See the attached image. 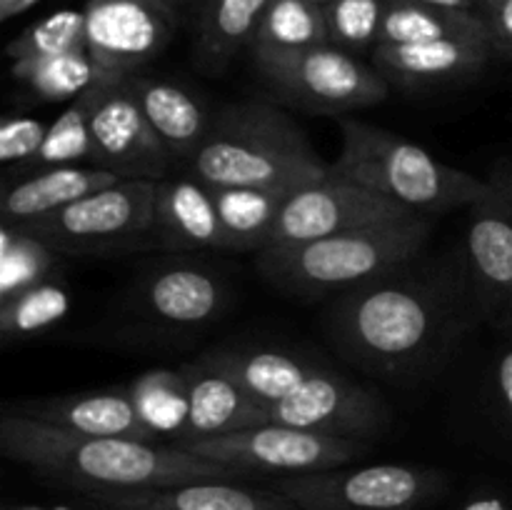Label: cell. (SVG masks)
<instances>
[{
    "mask_svg": "<svg viewBox=\"0 0 512 510\" xmlns=\"http://www.w3.org/2000/svg\"><path fill=\"white\" fill-rule=\"evenodd\" d=\"M413 263L340 295L330 313L335 345L360 368L405 378L428 368L460 325V298Z\"/></svg>",
    "mask_w": 512,
    "mask_h": 510,
    "instance_id": "6da1fadb",
    "label": "cell"
},
{
    "mask_svg": "<svg viewBox=\"0 0 512 510\" xmlns=\"http://www.w3.org/2000/svg\"><path fill=\"white\" fill-rule=\"evenodd\" d=\"M0 448L15 463L90 495L243 478L238 470L198 458L178 445L78 435L10 410L0 420Z\"/></svg>",
    "mask_w": 512,
    "mask_h": 510,
    "instance_id": "7a4b0ae2",
    "label": "cell"
},
{
    "mask_svg": "<svg viewBox=\"0 0 512 510\" xmlns=\"http://www.w3.org/2000/svg\"><path fill=\"white\" fill-rule=\"evenodd\" d=\"M190 175L215 188L295 190L328 178L303 130L268 100L228 105L210 123L208 138L188 160Z\"/></svg>",
    "mask_w": 512,
    "mask_h": 510,
    "instance_id": "3957f363",
    "label": "cell"
},
{
    "mask_svg": "<svg viewBox=\"0 0 512 510\" xmlns=\"http://www.w3.org/2000/svg\"><path fill=\"white\" fill-rule=\"evenodd\" d=\"M430 230V218L413 215L305 243L270 245L258 253V270L298 298H340L418 260Z\"/></svg>",
    "mask_w": 512,
    "mask_h": 510,
    "instance_id": "277c9868",
    "label": "cell"
},
{
    "mask_svg": "<svg viewBox=\"0 0 512 510\" xmlns=\"http://www.w3.org/2000/svg\"><path fill=\"white\" fill-rule=\"evenodd\" d=\"M340 135L343 145L330 173L365 185L415 215L430 218L470 208L488 188V178L443 163L393 130L345 118Z\"/></svg>",
    "mask_w": 512,
    "mask_h": 510,
    "instance_id": "5b68a950",
    "label": "cell"
},
{
    "mask_svg": "<svg viewBox=\"0 0 512 510\" xmlns=\"http://www.w3.org/2000/svg\"><path fill=\"white\" fill-rule=\"evenodd\" d=\"M253 63L280 98L323 113L368 108L390 93V83L375 65L333 43L303 50L253 48Z\"/></svg>",
    "mask_w": 512,
    "mask_h": 510,
    "instance_id": "8992f818",
    "label": "cell"
},
{
    "mask_svg": "<svg viewBox=\"0 0 512 510\" xmlns=\"http://www.w3.org/2000/svg\"><path fill=\"white\" fill-rule=\"evenodd\" d=\"M443 488L440 470L405 463L340 465L275 480V490L300 510H420Z\"/></svg>",
    "mask_w": 512,
    "mask_h": 510,
    "instance_id": "52a82bcc",
    "label": "cell"
},
{
    "mask_svg": "<svg viewBox=\"0 0 512 510\" xmlns=\"http://www.w3.org/2000/svg\"><path fill=\"white\" fill-rule=\"evenodd\" d=\"M175 445L198 458L238 470L240 475L268 473L280 478L340 468L365 453L363 440L313 433L280 423H263L238 433Z\"/></svg>",
    "mask_w": 512,
    "mask_h": 510,
    "instance_id": "ba28073f",
    "label": "cell"
},
{
    "mask_svg": "<svg viewBox=\"0 0 512 510\" xmlns=\"http://www.w3.org/2000/svg\"><path fill=\"white\" fill-rule=\"evenodd\" d=\"M155 185L153 180H118L20 228L38 235L58 253L123 248L155 230Z\"/></svg>",
    "mask_w": 512,
    "mask_h": 510,
    "instance_id": "9c48e42d",
    "label": "cell"
},
{
    "mask_svg": "<svg viewBox=\"0 0 512 510\" xmlns=\"http://www.w3.org/2000/svg\"><path fill=\"white\" fill-rule=\"evenodd\" d=\"M93 160L120 180H158L170 168V150L150 125L133 78L95 83L90 88Z\"/></svg>",
    "mask_w": 512,
    "mask_h": 510,
    "instance_id": "30bf717a",
    "label": "cell"
},
{
    "mask_svg": "<svg viewBox=\"0 0 512 510\" xmlns=\"http://www.w3.org/2000/svg\"><path fill=\"white\" fill-rule=\"evenodd\" d=\"M468 283L485 318L512 328V165L498 163L485 193L470 205Z\"/></svg>",
    "mask_w": 512,
    "mask_h": 510,
    "instance_id": "8fae6325",
    "label": "cell"
},
{
    "mask_svg": "<svg viewBox=\"0 0 512 510\" xmlns=\"http://www.w3.org/2000/svg\"><path fill=\"white\" fill-rule=\"evenodd\" d=\"M85 48L98 83L125 80L153 63L175 30V10L153 0H88Z\"/></svg>",
    "mask_w": 512,
    "mask_h": 510,
    "instance_id": "7c38bea8",
    "label": "cell"
},
{
    "mask_svg": "<svg viewBox=\"0 0 512 510\" xmlns=\"http://www.w3.org/2000/svg\"><path fill=\"white\" fill-rule=\"evenodd\" d=\"M413 215L415 213L385 195L330 173L328 178L288 195L275 220L270 245L305 243V240L328 238V235L368 228V225L393 223V220L413 218Z\"/></svg>",
    "mask_w": 512,
    "mask_h": 510,
    "instance_id": "4fadbf2b",
    "label": "cell"
},
{
    "mask_svg": "<svg viewBox=\"0 0 512 510\" xmlns=\"http://www.w3.org/2000/svg\"><path fill=\"white\" fill-rule=\"evenodd\" d=\"M268 420L313 433L368 440L388 428L390 410L378 393L318 365L300 388L268 410Z\"/></svg>",
    "mask_w": 512,
    "mask_h": 510,
    "instance_id": "5bb4252c",
    "label": "cell"
},
{
    "mask_svg": "<svg viewBox=\"0 0 512 510\" xmlns=\"http://www.w3.org/2000/svg\"><path fill=\"white\" fill-rule=\"evenodd\" d=\"M10 413L43 420L55 428L93 438H128L143 443H158L140 423L128 388L90 390V393L55 395V398L23 400Z\"/></svg>",
    "mask_w": 512,
    "mask_h": 510,
    "instance_id": "9a60e30c",
    "label": "cell"
},
{
    "mask_svg": "<svg viewBox=\"0 0 512 510\" xmlns=\"http://www.w3.org/2000/svg\"><path fill=\"white\" fill-rule=\"evenodd\" d=\"M228 300L223 278L203 265L175 263L143 280L138 303L150 320L168 328H200L215 320Z\"/></svg>",
    "mask_w": 512,
    "mask_h": 510,
    "instance_id": "2e32d148",
    "label": "cell"
},
{
    "mask_svg": "<svg viewBox=\"0 0 512 510\" xmlns=\"http://www.w3.org/2000/svg\"><path fill=\"white\" fill-rule=\"evenodd\" d=\"M495 55L490 40H430V43L375 45L373 65L388 83L423 88L480 73Z\"/></svg>",
    "mask_w": 512,
    "mask_h": 510,
    "instance_id": "e0dca14e",
    "label": "cell"
},
{
    "mask_svg": "<svg viewBox=\"0 0 512 510\" xmlns=\"http://www.w3.org/2000/svg\"><path fill=\"white\" fill-rule=\"evenodd\" d=\"M103 510H300L275 488H250L238 480H195L135 493H98Z\"/></svg>",
    "mask_w": 512,
    "mask_h": 510,
    "instance_id": "ac0fdd59",
    "label": "cell"
},
{
    "mask_svg": "<svg viewBox=\"0 0 512 510\" xmlns=\"http://www.w3.org/2000/svg\"><path fill=\"white\" fill-rule=\"evenodd\" d=\"M155 230L165 245L178 250H230L208 183L163 178L155 185Z\"/></svg>",
    "mask_w": 512,
    "mask_h": 510,
    "instance_id": "d6986e66",
    "label": "cell"
},
{
    "mask_svg": "<svg viewBox=\"0 0 512 510\" xmlns=\"http://www.w3.org/2000/svg\"><path fill=\"white\" fill-rule=\"evenodd\" d=\"M183 373L190 388V420L185 440L218 438L270 423L268 408L250 398L228 373L205 358L183 365Z\"/></svg>",
    "mask_w": 512,
    "mask_h": 510,
    "instance_id": "ffe728a7",
    "label": "cell"
},
{
    "mask_svg": "<svg viewBox=\"0 0 512 510\" xmlns=\"http://www.w3.org/2000/svg\"><path fill=\"white\" fill-rule=\"evenodd\" d=\"M118 175L98 165H55L20 180L3 198V225H30L58 210L68 208L75 200L95 193L100 188L118 183Z\"/></svg>",
    "mask_w": 512,
    "mask_h": 510,
    "instance_id": "44dd1931",
    "label": "cell"
},
{
    "mask_svg": "<svg viewBox=\"0 0 512 510\" xmlns=\"http://www.w3.org/2000/svg\"><path fill=\"white\" fill-rule=\"evenodd\" d=\"M135 93L150 125L173 158L190 160L208 138L210 115L185 85L168 78L133 75Z\"/></svg>",
    "mask_w": 512,
    "mask_h": 510,
    "instance_id": "7402d4cb",
    "label": "cell"
},
{
    "mask_svg": "<svg viewBox=\"0 0 512 510\" xmlns=\"http://www.w3.org/2000/svg\"><path fill=\"white\" fill-rule=\"evenodd\" d=\"M205 360L228 373L250 398L268 410L300 388L305 378L318 368L303 355L280 348L215 350L205 355Z\"/></svg>",
    "mask_w": 512,
    "mask_h": 510,
    "instance_id": "603a6c76",
    "label": "cell"
},
{
    "mask_svg": "<svg viewBox=\"0 0 512 510\" xmlns=\"http://www.w3.org/2000/svg\"><path fill=\"white\" fill-rule=\"evenodd\" d=\"M448 38L490 40L488 20L480 10H445L418 0H385L378 45L430 43Z\"/></svg>",
    "mask_w": 512,
    "mask_h": 510,
    "instance_id": "cb8c5ba5",
    "label": "cell"
},
{
    "mask_svg": "<svg viewBox=\"0 0 512 510\" xmlns=\"http://www.w3.org/2000/svg\"><path fill=\"white\" fill-rule=\"evenodd\" d=\"M270 0H208L198 30L200 68L220 73L240 48L253 45Z\"/></svg>",
    "mask_w": 512,
    "mask_h": 510,
    "instance_id": "d4e9b609",
    "label": "cell"
},
{
    "mask_svg": "<svg viewBox=\"0 0 512 510\" xmlns=\"http://www.w3.org/2000/svg\"><path fill=\"white\" fill-rule=\"evenodd\" d=\"M128 393L140 423L158 443L173 440L170 445H175L185 440L190 420V388L183 368L145 370L128 385Z\"/></svg>",
    "mask_w": 512,
    "mask_h": 510,
    "instance_id": "484cf974",
    "label": "cell"
},
{
    "mask_svg": "<svg viewBox=\"0 0 512 510\" xmlns=\"http://www.w3.org/2000/svg\"><path fill=\"white\" fill-rule=\"evenodd\" d=\"M215 205L228 233L230 250H253L260 253L270 245L275 220L290 193L273 188H215Z\"/></svg>",
    "mask_w": 512,
    "mask_h": 510,
    "instance_id": "4316f807",
    "label": "cell"
},
{
    "mask_svg": "<svg viewBox=\"0 0 512 510\" xmlns=\"http://www.w3.org/2000/svg\"><path fill=\"white\" fill-rule=\"evenodd\" d=\"M15 80L28 85L40 100L50 103H73L98 83V70L88 48L70 50V53L50 55L38 60H18L10 63Z\"/></svg>",
    "mask_w": 512,
    "mask_h": 510,
    "instance_id": "83f0119b",
    "label": "cell"
},
{
    "mask_svg": "<svg viewBox=\"0 0 512 510\" xmlns=\"http://www.w3.org/2000/svg\"><path fill=\"white\" fill-rule=\"evenodd\" d=\"M330 43L325 5L315 0H270L250 50H303Z\"/></svg>",
    "mask_w": 512,
    "mask_h": 510,
    "instance_id": "f1b7e54d",
    "label": "cell"
},
{
    "mask_svg": "<svg viewBox=\"0 0 512 510\" xmlns=\"http://www.w3.org/2000/svg\"><path fill=\"white\" fill-rule=\"evenodd\" d=\"M68 313V288L53 280H43L10 298H0V333L8 340L33 338L68 318Z\"/></svg>",
    "mask_w": 512,
    "mask_h": 510,
    "instance_id": "f546056e",
    "label": "cell"
},
{
    "mask_svg": "<svg viewBox=\"0 0 512 510\" xmlns=\"http://www.w3.org/2000/svg\"><path fill=\"white\" fill-rule=\"evenodd\" d=\"M58 250L20 225H3L0 230V298L50 280Z\"/></svg>",
    "mask_w": 512,
    "mask_h": 510,
    "instance_id": "4dcf8cb0",
    "label": "cell"
},
{
    "mask_svg": "<svg viewBox=\"0 0 512 510\" xmlns=\"http://www.w3.org/2000/svg\"><path fill=\"white\" fill-rule=\"evenodd\" d=\"M93 160V135H90V90L68 103V108L48 125L43 148L30 163L55 168Z\"/></svg>",
    "mask_w": 512,
    "mask_h": 510,
    "instance_id": "1f68e13d",
    "label": "cell"
},
{
    "mask_svg": "<svg viewBox=\"0 0 512 510\" xmlns=\"http://www.w3.org/2000/svg\"><path fill=\"white\" fill-rule=\"evenodd\" d=\"M80 48H85V13L83 10H58L23 30L5 53L10 63H18V60L50 58V55Z\"/></svg>",
    "mask_w": 512,
    "mask_h": 510,
    "instance_id": "d6a6232c",
    "label": "cell"
},
{
    "mask_svg": "<svg viewBox=\"0 0 512 510\" xmlns=\"http://www.w3.org/2000/svg\"><path fill=\"white\" fill-rule=\"evenodd\" d=\"M385 0H330L325 5L330 43L348 53L378 45Z\"/></svg>",
    "mask_w": 512,
    "mask_h": 510,
    "instance_id": "836d02e7",
    "label": "cell"
},
{
    "mask_svg": "<svg viewBox=\"0 0 512 510\" xmlns=\"http://www.w3.org/2000/svg\"><path fill=\"white\" fill-rule=\"evenodd\" d=\"M48 125L33 115H5L0 125V160L3 163H23L33 160L43 148Z\"/></svg>",
    "mask_w": 512,
    "mask_h": 510,
    "instance_id": "e575fe53",
    "label": "cell"
},
{
    "mask_svg": "<svg viewBox=\"0 0 512 510\" xmlns=\"http://www.w3.org/2000/svg\"><path fill=\"white\" fill-rule=\"evenodd\" d=\"M480 13L488 20L495 55L512 58V0H490Z\"/></svg>",
    "mask_w": 512,
    "mask_h": 510,
    "instance_id": "d590c367",
    "label": "cell"
},
{
    "mask_svg": "<svg viewBox=\"0 0 512 510\" xmlns=\"http://www.w3.org/2000/svg\"><path fill=\"white\" fill-rule=\"evenodd\" d=\"M495 393H498L500 413L512 430V343L495 360Z\"/></svg>",
    "mask_w": 512,
    "mask_h": 510,
    "instance_id": "8d00e7d4",
    "label": "cell"
},
{
    "mask_svg": "<svg viewBox=\"0 0 512 510\" xmlns=\"http://www.w3.org/2000/svg\"><path fill=\"white\" fill-rule=\"evenodd\" d=\"M40 0H0V20H13L15 15H23Z\"/></svg>",
    "mask_w": 512,
    "mask_h": 510,
    "instance_id": "74e56055",
    "label": "cell"
},
{
    "mask_svg": "<svg viewBox=\"0 0 512 510\" xmlns=\"http://www.w3.org/2000/svg\"><path fill=\"white\" fill-rule=\"evenodd\" d=\"M418 3L433 5V8L445 10H478V0H418Z\"/></svg>",
    "mask_w": 512,
    "mask_h": 510,
    "instance_id": "f35d334b",
    "label": "cell"
},
{
    "mask_svg": "<svg viewBox=\"0 0 512 510\" xmlns=\"http://www.w3.org/2000/svg\"><path fill=\"white\" fill-rule=\"evenodd\" d=\"M465 510H508V505L498 498H478L465 505Z\"/></svg>",
    "mask_w": 512,
    "mask_h": 510,
    "instance_id": "ab89813d",
    "label": "cell"
},
{
    "mask_svg": "<svg viewBox=\"0 0 512 510\" xmlns=\"http://www.w3.org/2000/svg\"><path fill=\"white\" fill-rule=\"evenodd\" d=\"M153 3H160V5H165V8H173L175 10V5H178L180 0H153Z\"/></svg>",
    "mask_w": 512,
    "mask_h": 510,
    "instance_id": "60d3db41",
    "label": "cell"
},
{
    "mask_svg": "<svg viewBox=\"0 0 512 510\" xmlns=\"http://www.w3.org/2000/svg\"><path fill=\"white\" fill-rule=\"evenodd\" d=\"M478 3H480V10H483V5L490 3V0H478Z\"/></svg>",
    "mask_w": 512,
    "mask_h": 510,
    "instance_id": "b9f144b4",
    "label": "cell"
}]
</instances>
